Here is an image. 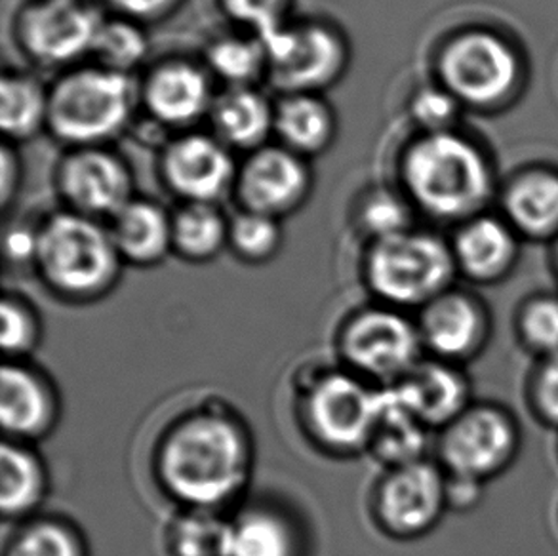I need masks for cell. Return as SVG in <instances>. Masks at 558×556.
Returning a JSON list of instances; mask_svg holds the SVG:
<instances>
[{"label":"cell","mask_w":558,"mask_h":556,"mask_svg":"<svg viewBox=\"0 0 558 556\" xmlns=\"http://www.w3.org/2000/svg\"><path fill=\"white\" fill-rule=\"evenodd\" d=\"M553 273H555V278H557L558 282V241L557 246H555V252H553Z\"/></svg>","instance_id":"45"},{"label":"cell","mask_w":558,"mask_h":556,"mask_svg":"<svg viewBox=\"0 0 558 556\" xmlns=\"http://www.w3.org/2000/svg\"><path fill=\"white\" fill-rule=\"evenodd\" d=\"M400 181L412 206L438 221L465 223L492 193L483 150L452 130L415 137L400 158Z\"/></svg>","instance_id":"2"},{"label":"cell","mask_w":558,"mask_h":556,"mask_svg":"<svg viewBox=\"0 0 558 556\" xmlns=\"http://www.w3.org/2000/svg\"><path fill=\"white\" fill-rule=\"evenodd\" d=\"M4 556H88L81 530L60 517H31L8 540Z\"/></svg>","instance_id":"32"},{"label":"cell","mask_w":558,"mask_h":556,"mask_svg":"<svg viewBox=\"0 0 558 556\" xmlns=\"http://www.w3.org/2000/svg\"><path fill=\"white\" fill-rule=\"evenodd\" d=\"M381 402V387L348 368H320L298 387V418L318 450L351 458L368 450Z\"/></svg>","instance_id":"6"},{"label":"cell","mask_w":558,"mask_h":556,"mask_svg":"<svg viewBox=\"0 0 558 556\" xmlns=\"http://www.w3.org/2000/svg\"><path fill=\"white\" fill-rule=\"evenodd\" d=\"M338 136V114L323 94H280L275 99V140L300 157L325 155Z\"/></svg>","instance_id":"23"},{"label":"cell","mask_w":558,"mask_h":556,"mask_svg":"<svg viewBox=\"0 0 558 556\" xmlns=\"http://www.w3.org/2000/svg\"><path fill=\"white\" fill-rule=\"evenodd\" d=\"M122 257L106 223L73 211L50 214L37 227L35 271L46 288L73 305H88L113 292Z\"/></svg>","instance_id":"3"},{"label":"cell","mask_w":558,"mask_h":556,"mask_svg":"<svg viewBox=\"0 0 558 556\" xmlns=\"http://www.w3.org/2000/svg\"><path fill=\"white\" fill-rule=\"evenodd\" d=\"M204 63L170 58L155 63L140 83V106L160 129L189 132L208 119L216 90Z\"/></svg>","instance_id":"17"},{"label":"cell","mask_w":558,"mask_h":556,"mask_svg":"<svg viewBox=\"0 0 558 556\" xmlns=\"http://www.w3.org/2000/svg\"><path fill=\"white\" fill-rule=\"evenodd\" d=\"M315 176L307 158L280 143L252 150L239 165L233 195L241 210L257 211L282 221L310 201Z\"/></svg>","instance_id":"15"},{"label":"cell","mask_w":558,"mask_h":556,"mask_svg":"<svg viewBox=\"0 0 558 556\" xmlns=\"http://www.w3.org/2000/svg\"><path fill=\"white\" fill-rule=\"evenodd\" d=\"M389 387L415 420L437 433L458 420L476 400L473 379L465 366L427 354Z\"/></svg>","instance_id":"18"},{"label":"cell","mask_w":558,"mask_h":556,"mask_svg":"<svg viewBox=\"0 0 558 556\" xmlns=\"http://www.w3.org/2000/svg\"><path fill=\"white\" fill-rule=\"evenodd\" d=\"M264 40L265 81L279 94H325L351 65V43L333 22L320 17L290 20Z\"/></svg>","instance_id":"7"},{"label":"cell","mask_w":558,"mask_h":556,"mask_svg":"<svg viewBox=\"0 0 558 556\" xmlns=\"http://www.w3.org/2000/svg\"><path fill=\"white\" fill-rule=\"evenodd\" d=\"M208 122L219 142L248 155L275 136V101L256 86L223 88L214 99Z\"/></svg>","instance_id":"22"},{"label":"cell","mask_w":558,"mask_h":556,"mask_svg":"<svg viewBox=\"0 0 558 556\" xmlns=\"http://www.w3.org/2000/svg\"><path fill=\"white\" fill-rule=\"evenodd\" d=\"M48 86L37 76L7 71L0 81V129L7 143H22L48 130Z\"/></svg>","instance_id":"29"},{"label":"cell","mask_w":558,"mask_h":556,"mask_svg":"<svg viewBox=\"0 0 558 556\" xmlns=\"http://www.w3.org/2000/svg\"><path fill=\"white\" fill-rule=\"evenodd\" d=\"M104 15L86 0H27L14 15V43L38 68L68 71L92 56Z\"/></svg>","instance_id":"10"},{"label":"cell","mask_w":558,"mask_h":556,"mask_svg":"<svg viewBox=\"0 0 558 556\" xmlns=\"http://www.w3.org/2000/svg\"><path fill=\"white\" fill-rule=\"evenodd\" d=\"M517 343L534 361L558 354V290L529 293L514 309Z\"/></svg>","instance_id":"33"},{"label":"cell","mask_w":558,"mask_h":556,"mask_svg":"<svg viewBox=\"0 0 558 556\" xmlns=\"http://www.w3.org/2000/svg\"><path fill=\"white\" fill-rule=\"evenodd\" d=\"M423 349L438 361L468 366L483 356L494 336V315L483 295L453 286L417 311Z\"/></svg>","instance_id":"14"},{"label":"cell","mask_w":558,"mask_h":556,"mask_svg":"<svg viewBox=\"0 0 558 556\" xmlns=\"http://www.w3.org/2000/svg\"><path fill=\"white\" fill-rule=\"evenodd\" d=\"M254 438L233 408L201 402L175 418L157 443L155 476L182 509L226 511L248 488Z\"/></svg>","instance_id":"1"},{"label":"cell","mask_w":558,"mask_h":556,"mask_svg":"<svg viewBox=\"0 0 558 556\" xmlns=\"http://www.w3.org/2000/svg\"><path fill=\"white\" fill-rule=\"evenodd\" d=\"M460 99L446 88H423L410 101V114L423 134L448 132L458 117Z\"/></svg>","instance_id":"40"},{"label":"cell","mask_w":558,"mask_h":556,"mask_svg":"<svg viewBox=\"0 0 558 556\" xmlns=\"http://www.w3.org/2000/svg\"><path fill=\"white\" fill-rule=\"evenodd\" d=\"M363 277L377 303L410 313L453 288L460 275L450 242L414 227L371 242L364 252Z\"/></svg>","instance_id":"5"},{"label":"cell","mask_w":558,"mask_h":556,"mask_svg":"<svg viewBox=\"0 0 558 556\" xmlns=\"http://www.w3.org/2000/svg\"><path fill=\"white\" fill-rule=\"evenodd\" d=\"M435 459L446 473L469 481H498L522 451V425L511 408L475 400L448 427L438 431Z\"/></svg>","instance_id":"8"},{"label":"cell","mask_w":558,"mask_h":556,"mask_svg":"<svg viewBox=\"0 0 558 556\" xmlns=\"http://www.w3.org/2000/svg\"><path fill=\"white\" fill-rule=\"evenodd\" d=\"M295 0H218V7L229 22L256 35L265 37L282 27L292 17Z\"/></svg>","instance_id":"39"},{"label":"cell","mask_w":558,"mask_h":556,"mask_svg":"<svg viewBox=\"0 0 558 556\" xmlns=\"http://www.w3.org/2000/svg\"><path fill=\"white\" fill-rule=\"evenodd\" d=\"M48 134L73 147L109 145L129 129L137 106L140 84L106 68L76 65L48 86Z\"/></svg>","instance_id":"4"},{"label":"cell","mask_w":558,"mask_h":556,"mask_svg":"<svg viewBox=\"0 0 558 556\" xmlns=\"http://www.w3.org/2000/svg\"><path fill=\"white\" fill-rule=\"evenodd\" d=\"M524 402L542 427L558 433V354L534 361L524 382Z\"/></svg>","instance_id":"38"},{"label":"cell","mask_w":558,"mask_h":556,"mask_svg":"<svg viewBox=\"0 0 558 556\" xmlns=\"http://www.w3.org/2000/svg\"><path fill=\"white\" fill-rule=\"evenodd\" d=\"M448 512L446 471L437 459L385 469L372 494L374 522L395 542L422 540Z\"/></svg>","instance_id":"11"},{"label":"cell","mask_w":558,"mask_h":556,"mask_svg":"<svg viewBox=\"0 0 558 556\" xmlns=\"http://www.w3.org/2000/svg\"><path fill=\"white\" fill-rule=\"evenodd\" d=\"M284 242L282 221L257 211L241 210L229 218L227 250L242 264L264 265L279 256Z\"/></svg>","instance_id":"36"},{"label":"cell","mask_w":558,"mask_h":556,"mask_svg":"<svg viewBox=\"0 0 558 556\" xmlns=\"http://www.w3.org/2000/svg\"><path fill=\"white\" fill-rule=\"evenodd\" d=\"M37 254V229H14L4 239V256L17 265H35Z\"/></svg>","instance_id":"44"},{"label":"cell","mask_w":558,"mask_h":556,"mask_svg":"<svg viewBox=\"0 0 558 556\" xmlns=\"http://www.w3.org/2000/svg\"><path fill=\"white\" fill-rule=\"evenodd\" d=\"M343 368L381 387L397 384L425 356L415 318L376 303L351 313L338 331Z\"/></svg>","instance_id":"9"},{"label":"cell","mask_w":558,"mask_h":556,"mask_svg":"<svg viewBox=\"0 0 558 556\" xmlns=\"http://www.w3.org/2000/svg\"><path fill=\"white\" fill-rule=\"evenodd\" d=\"M0 509L14 522L35 517L48 497V469L29 444L4 440L0 448Z\"/></svg>","instance_id":"24"},{"label":"cell","mask_w":558,"mask_h":556,"mask_svg":"<svg viewBox=\"0 0 558 556\" xmlns=\"http://www.w3.org/2000/svg\"><path fill=\"white\" fill-rule=\"evenodd\" d=\"M2 351L7 361H25L37 351L43 339V323L37 309L20 293L7 292L0 307Z\"/></svg>","instance_id":"37"},{"label":"cell","mask_w":558,"mask_h":556,"mask_svg":"<svg viewBox=\"0 0 558 556\" xmlns=\"http://www.w3.org/2000/svg\"><path fill=\"white\" fill-rule=\"evenodd\" d=\"M438 75L453 98L492 106L514 90L521 63L504 38L488 31H468L440 52Z\"/></svg>","instance_id":"13"},{"label":"cell","mask_w":558,"mask_h":556,"mask_svg":"<svg viewBox=\"0 0 558 556\" xmlns=\"http://www.w3.org/2000/svg\"><path fill=\"white\" fill-rule=\"evenodd\" d=\"M126 265L155 267L172 254V211L145 196H134L106 223Z\"/></svg>","instance_id":"21"},{"label":"cell","mask_w":558,"mask_h":556,"mask_svg":"<svg viewBox=\"0 0 558 556\" xmlns=\"http://www.w3.org/2000/svg\"><path fill=\"white\" fill-rule=\"evenodd\" d=\"M204 68L226 88L256 86L267 73V58L262 38L256 35H221L204 50Z\"/></svg>","instance_id":"31"},{"label":"cell","mask_w":558,"mask_h":556,"mask_svg":"<svg viewBox=\"0 0 558 556\" xmlns=\"http://www.w3.org/2000/svg\"><path fill=\"white\" fill-rule=\"evenodd\" d=\"M236 172L233 150L211 132H182L160 150V180L180 203L219 204L233 193Z\"/></svg>","instance_id":"16"},{"label":"cell","mask_w":558,"mask_h":556,"mask_svg":"<svg viewBox=\"0 0 558 556\" xmlns=\"http://www.w3.org/2000/svg\"><path fill=\"white\" fill-rule=\"evenodd\" d=\"M52 183L63 210L101 223L136 196L129 160L109 145L65 149L53 166Z\"/></svg>","instance_id":"12"},{"label":"cell","mask_w":558,"mask_h":556,"mask_svg":"<svg viewBox=\"0 0 558 556\" xmlns=\"http://www.w3.org/2000/svg\"><path fill=\"white\" fill-rule=\"evenodd\" d=\"M2 181H0V206L2 210H8L15 196L20 193L23 183V165L22 157L17 155L15 145L12 143H4L2 145Z\"/></svg>","instance_id":"43"},{"label":"cell","mask_w":558,"mask_h":556,"mask_svg":"<svg viewBox=\"0 0 558 556\" xmlns=\"http://www.w3.org/2000/svg\"><path fill=\"white\" fill-rule=\"evenodd\" d=\"M504 208L519 237L558 241V173H522L507 189Z\"/></svg>","instance_id":"25"},{"label":"cell","mask_w":558,"mask_h":556,"mask_svg":"<svg viewBox=\"0 0 558 556\" xmlns=\"http://www.w3.org/2000/svg\"><path fill=\"white\" fill-rule=\"evenodd\" d=\"M302 535L287 512L248 505L233 517V555L302 556Z\"/></svg>","instance_id":"27"},{"label":"cell","mask_w":558,"mask_h":556,"mask_svg":"<svg viewBox=\"0 0 558 556\" xmlns=\"http://www.w3.org/2000/svg\"><path fill=\"white\" fill-rule=\"evenodd\" d=\"M170 556L233 555V519L214 509H182L167 528Z\"/></svg>","instance_id":"30"},{"label":"cell","mask_w":558,"mask_h":556,"mask_svg":"<svg viewBox=\"0 0 558 556\" xmlns=\"http://www.w3.org/2000/svg\"><path fill=\"white\" fill-rule=\"evenodd\" d=\"M521 237L507 219L478 214L461 223L450 242L460 278L473 286H498L513 275Z\"/></svg>","instance_id":"20"},{"label":"cell","mask_w":558,"mask_h":556,"mask_svg":"<svg viewBox=\"0 0 558 556\" xmlns=\"http://www.w3.org/2000/svg\"><path fill=\"white\" fill-rule=\"evenodd\" d=\"M488 484L483 482L469 481L461 476H452L446 473V499H448V511L450 512H473L483 505Z\"/></svg>","instance_id":"42"},{"label":"cell","mask_w":558,"mask_h":556,"mask_svg":"<svg viewBox=\"0 0 558 556\" xmlns=\"http://www.w3.org/2000/svg\"><path fill=\"white\" fill-rule=\"evenodd\" d=\"M60 395L40 370L7 361L0 376V421L4 440L29 444L50 435L60 421Z\"/></svg>","instance_id":"19"},{"label":"cell","mask_w":558,"mask_h":556,"mask_svg":"<svg viewBox=\"0 0 558 556\" xmlns=\"http://www.w3.org/2000/svg\"><path fill=\"white\" fill-rule=\"evenodd\" d=\"M557 456H558V440H557Z\"/></svg>","instance_id":"46"},{"label":"cell","mask_w":558,"mask_h":556,"mask_svg":"<svg viewBox=\"0 0 558 556\" xmlns=\"http://www.w3.org/2000/svg\"><path fill=\"white\" fill-rule=\"evenodd\" d=\"M353 223L371 244L414 229V206L392 189H372L356 204Z\"/></svg>","instance_id":"35"},{"label":"cell","mask_w":558,"mask_h":556,"mask_svg":"<svg viewBox=\"0 0 558 556\" xmlns=\"http://www.w3.org/2000/svg\"><path fill=\"white\" fill-rule=\"evenodd\" d=\"M429 428L415 420L391 387H381V402L372 428L368 454L385 469L425 459Z\"/></svg>","instance_id":"26"},{"label":"cell","mask_w":558,"mask_h":556,"mask_svg":"<svg viewBox=\"0 0 558 556\" xmlns=\"http://www.w3.org/2000/svg\"><path fill=\"white\" fill-rule=\"evenodd\" d=\"M229 218L219 204L182 203L172 211V254L208 264L227 249Z\"/></svg>","instance_id":"28"},{"label":"cell","mask_w":558,"mask_h":556,"mask_svg":"<svg viewBox=\"0 0 558 556\" xmlns=\"http://www.w3.org/2000/svg\"><path fill=\"white\" fill-rule=\"evenodd\" d=\"M183 2L185 0H106L113 15L140 25L165 22L183 7Z\"/></svg>","instance_id":"41"},{"label":"cell","mask_w":558,"mask_h":556,"mask_svg":"<svg viewBox=\"0 0 558 556\" xmlns=\"http://www.w3.org/2000/svg\"><path fill=\"white\" fill-rule=\"evenodd\" d=\"M149 56V38L144 25L130 22L121 15L104 17L98 35L92 46L94 63L121 75L132 76V71L140 68Z\"/></svg>","instance_id":"34"}]
</instances>
